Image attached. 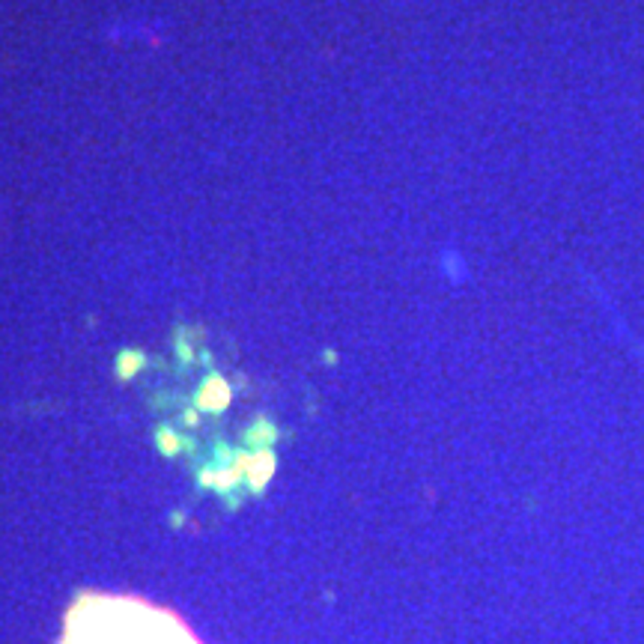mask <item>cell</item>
I'll return each instance as SVG.
<instances>
[{"instance_id":"6da1fadb","label":"cell","mask_w":644,"mask_h":644,"mask_svg":"<svg viewBox=\"0 0 644 644\" xmlns=\"http://www.w3.org/2000/svg\"><path fill=\"white\" fill-rule=\"evenodd\" d=\"M230 400H233L230 382H227L221 373H209L203 382H200V388H197V394H194V406H197L200 412L218 414V412H224L227 406H230Z\"/></svg>"},{"instance_id":"7a4b0ae2","label":"cell","mask_w":644,"mask_h":644,"mask_svg":"<svg viewBox=\"0 0 644 644\" xmlns=\"http://www.w3.org/2000/svg\"><path fill=\"white\" fill-rule=\"evenodd\" d=\"M275 475V453L271 451H260L254 456V463L248 468V483H251V490L260 492L263 486L269 483V478Z\"/></svg>"},{"instance_id":"3957f363","label":"cell","mask_w":644,"mask_h":644,"mask_svg":"<svg viewBox=\"0 0 644 644\" xmlns=\"http://www.w3.org/2000/svg\"><path fill=\"white\" fill-rule=\"evenodd\" d=\"M143 364H147V355H143L140 349H120L117 355V361H113V370H117V379L128 382V379H135Z\"/></svg>"},{"instance_id":"277c9868","label":"cell","mask_w":644,"mask_h":644,"mask_svg":"<svg viewBox=\"0 0 644 644\" xmlns=\"http://www.w3.org/2000/svg\"><path fill=\"white\" fill-rule=\"evenodd\" d=\"M275 439H278V429H275V424H269V421H256V426H251L248 436H245V441H248L251 448H263V451Z\"/></svg>"},{"instance_id":"5b68a950","label":"cell","mask_w":644,"mask_h":644,"mask_svg":"<svg viewBox=\"0 0 644 644\" xmlns=\"http://www.w3.org/2000/svg\"><path fill=\"white\" fill-rule=\"evenodd\" d=\"M155 441H159V451L167 453V456H174V453L182 451V439H179L170 426H159V433H155Z\"/></svg>"},{"instance_id":"8992f818","label":"cell","mask_w":644,"mask_h":644,"mask_svg":"<svg viewBox=\"0 0 644 644\" xmlns=\"http://www.w3.org/2000/svg\"><path fill=\"white\" fill-rule=\"evenodd\" d=\"M174 346H176V355L182 358L185 364H191V358H194V352H191V343H188V334H185V328L179 325L176 328V334H174Z\"/></svg>"}]
</instances>
